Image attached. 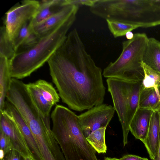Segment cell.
<instances>
[{
  "instance_id": "obj_1",
  "label": "cell",
  "mask_w": 160,
  "mask_h": 160,
  "mask_svg": "<svg viewBox=\"0 0 160 160\" xmlns=\"http://www.w3.org/2000/svg\"><path fill=\"white\" fill-rule=\"evenodd\" d=\"M50 73L62 102L81 112L102 103L106 88L96 65L75 28L47 61Z\"/></svg>"
},
{
  "instance_id": "obj_2",
  "label": "cell",
  "mask_w": 160,
  "mask_h": 160,
  "mask_svg": "<svg viewBox=\"0 0 160 160\" xmlns=\"http://www.w3.org/2000/svg\"><path fill=\"white\" fill-rule=\"evenodd\" d=\"M76 15H72L32 46L17 51L10 60L11 78L19 79L28 77L47 62L65 40Z\"/></svg>"
},
{
  "instance_id": "obj_3",
  "label": "cell",
  "mask_w": 160,
  "mask_h": 160,
  "mask_svg": "<svg viewBox=\"0 0 160 160\" xmlns=\"http://www.w3.org/2000/svg\"><path fill=\"white\" fill-rule=\"evenodd\" d=\"M53 136L66 160H99L96 152L88 142L78 116L63 106L58 105L51 115Z\"/></svg>"
},
{
  "instance_id": "obj_4",
  "label": "cell",
  "mask_w": 160,
  "mask_h": 160,
  "mask_svg": "<svg viewBox=\"0 0 160 160\" xmlns=\"http://www.w3.org/2000/svg\"><path fill=\"white\" fill-rule=\"evenodd\" d=\"M148 38L146 33H137L132 39L123 41L121 53L104 69L102 75L107 78L142 82L144 73L141 64Z\"/></svg>"
},
{
  "instance_id": "obj_5",
  "label": "cell",
  "mask_w": 160,
  "mask_h": 160,
  "mask_svg": "<svg viewBox=\"0 0 160 160\" xmlns=\"http://www.w3.org/2000/svg\"><path fill=\"white\" fill-rule=\"evenodd\" d=\"M106 82L122 126L124 147L128 142L130 123L139 108L142 82H134L116 78H108Z\"/></svg>"
},
{
  "instance_id": "obj_6",
  "label": "cell",
  "mask_w": 160,
  "mask_h": 160,
  "mask_svg": "<svg viewBox=\"0 0 160 160\" xmlns=\"http://www.w3.org/2000/svg\"><path fill=\"white\" fill-rule=\"evenodd\" d=\"M123 22L139 27L160 25V0H125Z\"/></svg>"
},
{
  "instance_id": "obj_7",
  "label": "cell",
  "mask_w": 160,
  "mask_h": 160,
  "mask_svg": "<svg viewBox=\"0 0 160 160\" xmlns=\"http://www.w3.org/2000/svg\"><path fill=\"white\" fill-rule=\"evenodd\" d=\"M39 5V1L23 0L11 7L6 13L4 26L12 40L23 25L33 18Z\"/></svg>"
},
{
  "instance_id": "obj_8",
  "label": "cell",
  "mask_w": 160,
  "mask_h": 160,
  "mask_svg": "<svg viewBox=\"0 0 160 160\" xmlns=\"http://www.w3.org/2000/svg\"><path fill=\"white\" fill-rule=\"evenodd\" d=\"M27 88L33 103L42 115L49 118L52 107L59 101L60 97L51 83L39 79L26 84Z\"/></svg>"
},
{
  "instance_id": "obj_9",
  "label": "cell",
  "mask_w": 160,
  "mask_h": 160,
  "mask_svg": "<svg viewBox=\"0 0 160 160\" xmlns=\"http://www.w3.org/2000/svg\"><path fill=\"white\" fill-rule=\"evenodd\" d=\"M115 111L113 107L102 103L78 116L80 125L85 137L86 138L100 128L107 127Z\"/></svg>"
},
{
  "instance_id": "obj_10",
  "label": "cell",
  "mask_w": 160,
  "mask_h": 160,
  "mask_svg": "<svg viewBox=\"0 0 160 160\" xmlns=\"http://www.w3.org/2000/svg\"><path fill=\"white\" fill-rule=\"evenodd\" d=\"M0 130L10 138L14 149L25 158H33L20 131L12 118L4 111L0 112Z\"/></svg>"
},
{
  "instance_id": "obj_11",
  "label": "cell",
  "mask_w": 160,
  "mask_h": 160,
  "mask_svg": "<svg viewBox=\"0 0 160 160\" xmlns=\"http://www.w3.org/2000/svg\"><path fill=\"white\" fill-rule=\"evenodd\" d=\"M13 120L20 131L33 158L43 160L35 138L28 126L16 108L7 100L5 101L3 110Z\"/></svg>"
},
{
  "instance_id": "obj_12",
  "label": "cell",
  "mask_w": 160,
  "mask_h": 160,
  "mask_svg": "<svg viewBox=\"0 0 160 160\" xmlns=\"http://www.w3.org/2000/svg\"><path fill=\"white\" fill-rule=\"evenodd\" d=\"M79 6H65L56 14L32 27V31L40 38L54 30L72 15L77 14Z\"/></svg>"
},
{
  "instance_id": "obj_13",
  "label": "cell",
  "mask_w": 160,
  "mask_h": 160,
  "mask_svg": "<svg viewBox=\"0 0 160 160\" xmlns=\"http://www.w3.org/2000/svg\"><path fill=\"white\" fill-rule=\"evenodd\" d=\"M153 111L138 108L129 125V130L136 139L143 143L148 133L152 113Z\"/></svg>"
},
{
  "instance_id": "obj_14",
  "label": "cell",
  "mask_w": 160,
  "mask_h": 160,
  "mask_svg": "<svg viewBox=\"0 0 160 160\" xmlns=\"http://www.w3.org/2000/svg\"><path fill=\"white\" fill-rule=\"evenodd\" d=\"M160 129L159 111H153L152 113L147 137L143 142L152 160L157 158Z\"/></svg>"
},
{
  "instance_id": "obj_15",
  "label": "cell",
  "mask_w": 160,
  "mask_h": 160,
  "mask_svg": "<svg viewBox=\"0 0 160 160\" xmlns=\"http://www.w3.org/2000/svg\"><path fill=\"white\" fill-rule=\"evenodd\" d=\"M33 18L30 21L31 27L59 12L65 6L64 0H43Z\"/></svg>"
},
{
  "instance_id": "obj_16",
  "label": "cell",
  "mask_w": 160,
  "mask_h": 160,
  "mask_svg": "<svg viewBox=\"0 0 160 160\" xmlns=\"http://www.w3.org/2000/svg\"><path fill=\"white\" fill-rule=\"evenodd\" d=\"M142 62L160 73V42L154 38H148Z\"/></svg>"
},
{
  "instance_id": "obj_17",
  "label": "cell",
  "mask_w": 160,
  "mask_h": 160,
  "mask_svg": "<svg viewBox=\"0 0 160 160\" xmlns=\"http://www.w3.org/2000/svg\"><path fill=\"white\" fill-rule=\"evenodd\" d=\"M10 62V60L0 56V112L3 109L7 93L12 79Z\"/></svg>"
},
{
  "instance_id": "obj_18",
  "label": "cell",
  "mask_w": 160,
  "mask_h": 160,
  "mask_svg": "<svg viewBox=\"0 0 160 160\" xmlns=\"http://www.w3.org/2000/svg\"><path fill=\"white\" fill-rule=\"evenodd\" d=\"M139 108L160 111V96L154 88L142 87L140 92Z\"/></svg>"
},
{
  "instance_id": "obj_19",
  "label": "cell",
  "mask_w": 160,
  "mask_h": 160,
  "mask_svg": "<svg viewBox=\"0 0 160 160\" xmlns=\"http://www.w3.org/2000/svg\"><path fill=\"white\" fill-rule=\"evenodd\" d=\"M142 66L144 77L142 81V87L144 88H153L160 96L158 88L160 87V73L155 71L142 62Z\"/></svg>"
},
{
  "instance_id": "obj_20",
  "label": "cell",
  "mask_w": 160,
  "mask_h": 160,
  "mask_svg": "<svg viewBox=\"0 0 160 160\" xmlns=\"http://www.w3.org/2000/svg\"><path fill=\"white\" fill-rule=\"evenodd\" d=\"M106 128H102L93 131L86 138L89 144L98 153H106L107 150L105 141Z\"/></svg>"
},
{
  "instance_id": "obj_21",
  "label": "cell",
  "mask_w": 160,
  "mask_h": 160,
  "mask_svg": "<svg viewBox=\"0 0 160 160\" xmlns=\"http://www.w3.org/2000/svg\"><path fill=\"white\" fill-rule=\"evenodd\" d=\"M15 51L13 41L9 38L4 26L0 28V56L11 60L14 56Z\"/></svg>"
},
{
  "instance_id": "obj_22",
  "label": "cell",
  "mask_w": 160,
  "mask_h": 160,
  "mask_svg": "<svg viewBox=\"0 0 160 160\" xmlns=\"http://www.w3.org/2000/svg\"><path fill=\"white\" fill-rule=\"evenodd\" d=\"M106 21L110 31L115 38L125 36L127 32L139 28L138 26L125 22L110 19Z\"/></svg>"
},
{
  "instance_id": "obj_23",
  "label": "cell",
  "mask_w": 160,
  "mask_h": 160,
  "mask_svg": "<svg viewBox=\"0 0 160 160\" xmlns=\"http://www.w3.org/2000/svg\"><path fill=\"white\" fill-rule=\"evenodd\" d=\"M31 21L25 23L20 28L13 40L16 52L32 31Z\"/></svg>"
},
{
  "instance_id": "obj_24",
  "label": "cell",
  "mask_w": 160,
  "mask_h": 160,
  "mask_svg": "<svg viewBox=\"0 0 160 160\" xmlns=\"http://www.w3.org/2000/svg\"><path fill=\"white\" fill-rule=\"evenodd\" d=\"M0 158L4 154L13 149V147L9 138L0 130Z\"/></svg>"
},
{
  "instance_id": "obj_25",
  "label": "cell",
  "mask_w": 160,
  "mask_h": 160,
  "mask_svg": "<svg viewBox=\"0 0 160 160\" xmlns=\"http://www.w3.org/2000/svg\"><path fill=\"white\" fill-rule=\"evenodd\" d=\"M40 38L32 29L27 37L17 51L25 49L32 46L37 43Z\"/></svg>"
},
{
  "instance_id": "obj_26",
  "label": "cell",
  "mask_w": 160,
  "mask_h": 160,
  "mask_svg": "<svg viewBox=\"0 0 160 160\" xmlns=\"http://www.w3.org/2000/svg\"><path fill=\"white\" fill-rule=\"evenodd\" d=\"M25 158L20 152L13 149L4 154L0 160H24Z\"/></svg>"
},
{
  "instance_id": "obj_27",
  "label": "cell",
  "mask_w": 160,
  "mask_h": 160,
  "mask_svg": "<svg viewBox=\"0 0 160 160\" xmlns=\"http://www.w3.org/2000/svg\"><path fill=\"white\" fill-rule=\"evenodd\" d=\"M97 0H65L64 5H72L78 6H86L92 7Z\"/></svg>"
},
{
  "instance_id": "obj_28",
  "label": "cell",
  "mask_w": 160,
  "mask_h": 160,
  "mask_svg": "<svg viewBox=\"0 0 160 160\" xmlns=\"http://www.w3.org/2000/svg\"><path fill=\"white\" fill-rule=\"evenodd\" d=\"M116 160H149L147 158H143L132 154H127L119 158H116Z\"/></svg>"
},
{
  "instance_id": "obj_29",
  "label": "cell",
  "mask_w": 160,
  "mask_h": 160,
  "mask_svg": "<svg viewBox=\"0 0 160 160\" xmlns=\"http://www.w3.org/2000/svg\"><path fill=\"white\" fill-rule=\"evenodd\" d=\"M160 114V111H159ZM155 160H160V135L159 142L158 147V151L157 158Z\"/></svg>"
},
{
  "instance_id": "obj_30",
  "label": "cell",
  "mask_w": 160,
  "mask_h": 160,
  "mask_svg": "<svg viewBox=\"0 0 160 160\" xmlns=\"http://www.w3.org/2000/svg\"><path fill=\"white\" fill-rule=\"evenodd\" d=\"M125 36L128 40H131L133 38L134 34L131 31H129L126 33Z\"/></svg>"
},
{
  "instance_id": "obj_31",
  "label": "cell",
  "mask_w": 160,
  "mask_h": 160,
  "mask_svg": "<svg viewBox=\"0 0 160 160\" xmlns=\"http://www.w3.org/2000/svg\"><path fill=\"white\" fill-rule=\"evenodd\" d=\"M115 158H111L110 157H104L103 160H116Z\"/></svg>"
},
{
  "instance_id": "obj_32",
  "label": "cell",
  "mask_w": 160,
  "mask_h": 160,
  "mask_svg": "<svg viewBox=\"0 0 160 160\" xmlns=\"http://www.w3.org/2000/svg\"><path fill=\"white\" fill-rule=\"evenodd\" d=\"M24 160H35L32 158L31 157H27L25 158Z\"/></svg>"
},
{
  "instance_id": "obj_33",
  "label": "cell",
  "mask_w": 160,
  "mask_h": 160,
  "mask_svg": "<svg viewBox=\"0 0 160 160\" xmlns=\"http://www.w3.org/2000/svg\"><path fill=\"white\" fill-rule=\"evenodd\" d=\"M158 90L159 91V94L160 95V87H159V88H158Z\"/></svg>"
}]
</instances>
